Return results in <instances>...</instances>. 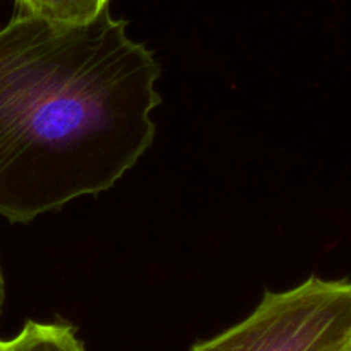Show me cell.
Segmentation results:
<instances>
[{"label":"cell","mask_w":351,"mask_h":351,"mask_svg":"<svg viewBox=\"0 0 351 351\" xmlns=\"http://www.w3.org/2000/svg\"><path fill=\"white\" fill-rule=\"evenodd\" d=\"M158 76L109 9L83 25L11 19L0 29V215L29 222L110 190L154 141Z\"/></svg>","instance_id":"cell-1"},{"label":"cell","mask_w":351,"mask_h":351,"mask_svg":"<svg viewBox=\"0 0 351 351\" xmlns=\"http://www.w3.org/2000/svg\"><path fill=\"white\" fill-rule=\"evenodd\" d=\"M351 330V282L310 278L191 351H332Z\"/></svg>","instance_id":"cell-2"},{"label":"cell","mask_w":351,"mask_h":351,"mask_svg":"<svg viewBox=\"0 0 351 351\" xmlns=\"http://www.w3.org/2000/svg\"><path fill=\"white\" fill-rule=\"evenodd\" d=\"M0 351H84L69 324L26 322L12 339L0 341Z\"/></svg>","instance_id":"cell-3"},{"label":"cell","mask_w":351,"mask_h":351,"mask_svg":"<svg viewBox=\"0 0 351 351\" xmlns=\"http://www.w3.org/2000/svg\"><path fill=\"white\" fill-rule=\"evenodd\" d=\"M23 14L62 25H83L109 9V0H16Z\"/></svg>","instance_id":"cell-4"},{"label":"cell","mask_w":351,"mask_h":351,"mask_svg":"<svg viewBox=\"0 0 351 351\" xmlns=\"http://www.w3.org/2000/svg\"><path fill=\"white\" fill-rule=\"evenodd\" d=\"M332 351H351V330L346 334V337H344V339L341 341V343L337 344Z\"/></svg>","instance_id":"cell-5"},{"label":"cell","mask_w":351,"mask_h":351,"mask_svg":"<svg viewBox=\"0 0 351 351\" xmlns=\"http://www.w3.org/2000/svg\"><path fill=\"white\" fill-rule=\"evenodd\" d=\"M5 300V282L4 276H2V269H0V312H2V306H4Z\"/></svg>","instance_id":"cell-6"}]
</instances>
